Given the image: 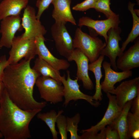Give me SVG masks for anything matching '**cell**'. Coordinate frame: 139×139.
<instances>
[{"label": "cell", "instance_id": "1", "mask_svg": "<svg viewBox=\"0 0 139 139\" xmlns=\"http://www.w3.org/2000/svg\"><path fill=\"white\" fill-rule=\"evenodd\" d=\"M31 60L22 59L17 63L5 68L2 80L10 99L24 110L41 109L46 101L38 102L33 96L34 85L40 76L31 68Z\"/></svg>", "mask_w": 139, "mask_h": 139}, {"label": "cell", "instance_id": "2", "mask_svg": "<svg viewBox=\"0 0 139 139\" xmlns=\"http://www.w3.org/2000/svg\"><path fill=\"white\" fill-rule=\"evenodd\" d=\"M42 109H22L10 99L5 88L0 101V132L5 139H28L32 119Z\"/></svg>", "mask_w": 139, "mask_h": 139}, {"label": "cell", "instance_id": "3", "mask_svg": "<svg viewBox=\"0 0 139 139\" xmlns=\"http://www.w3.org/2000/svg\"><path fill=\"white\" fill-rule=\"evenodd\" d=\"M81 28H77L76 30L73 39V47L74 49L80 50L91 63L98 58L106 44L98 37L84 32Z\"/></svg>", "mask_w": 139, "mask_h": 139}, {"label": "cell", "instance_id": "4", "mask_svg": "<svg viewBox=\"0 0 139 139\" xmlns=\"http://www.w3.org/2000/svg\"><path fill=\"white\" fill-rule=\"evenodd\" d=\"M35 40V38H24L21 35L15 36L9 53L8 65L16 64L23 58L31 60L34 58L37 55Z\"/></svg>", "mask_w": 139, "mask_h": 139}, {"label": "cell", "instance_id": "5", "mask_svg": "<svg viewBox=\"0 0 139 139\" xmlns=\"http://www.w3.org/2000/svg\"><path fill=\"white\" fill-rule=\"evenodd\" d=\"M35 84L40 98L46 102L55 104L62 101L64 87L56 80L50 77L40 76Z\"/></svg>", "mask_w": 139, "mask_h": 139}, {"label": "cell", "instance_id": "6", "mask_svg": "<svg viewBox=\"0 0 139 139\" xmlns=\"http://www.w3.org/2000/svg\"><path fill=\"white\" fill-rule=\"evenodd\" d=\"M67 77L66 79L64 75L61 76L60 81L64 87L63 97L65 101L63 106L66 107L71 100L76 101L79 99H83L88 102L92 106L98 107L100 105L99 101L93 100V96L85 94L82 92L79 89L78 81L76 78L73 80L71 78L70 72L67 71Z\"/></svg>", "mask_w": 139, "mask_h": 139}, {"label": "cell", "instance_id": "7", "mask_svg": "<svg viewBox=\"0 0 139 139\" xmlns=\"http://www.w3.org/2000/svg\"><path fill=\"white\" fill-rule=\"evenodd\" d=\"M65 24L55 22L51 27V31L57 50L61 56L67 59L74 49L73 39Z\"/></svg>", "mask_w": 139, "mask_h": 139}, {"label": "cell", "instance_id": "8", "mask_svg": "<svg viewBox=\"0 0 139 139\" xmlns=\"http://www.w3.org/2000/svg\"><path fill=\"white\" fill-rule=\"evenodd\" d=\"M24 9L21 24L25 31L21 35L22 37L31 38L41 35L44 36L47 31L40 20L37 18L35 8L28 5Z\"/></svg>", "mask_w": 139, "mask_h": 139}, {"label": "cell", "instance_id": "9", "mask_svg": "<svg viewBox=\"0 0 139 139\" xmlns=\"http://www.w3.org/2000/svg\"><path fill=\"white\" fill-rule=\"evenodd\" d=\"M20 15L6 17L1 20L0 49L3 47L11 48L16 32L22 30Z\"/></svg>", "mask_w": 139, "mask_h": 139}, {"label": "cell", "instance_id": "10", "mask_svg": "<svg viewBox=\"0 0 139 139\" xmlns=\"http://www.w3.org/2000/svg\"><path fill=\"white\" fill-rule=\"evenodd\" d=\"M120 22L118 14L103 20H95L88 16H82L79 19L78 25L80 27L84 26L93 29L97 34L104 38L106 44L108 31L112 28L118 27Z\"/></svg>", "mask_w": 139, "mask_h": 139}, {"label": "cell", "instance_id": "11", "mask_svg": "<svg viewBox=\"0 0 139 139\" xmlns=\"http://www.w3.org/2000/svg\"><path fill=\"white\" fill-rule=\"evenodd\" d=\"M121 30L119 26L110 29L108 32V38L106 46L100 53V55L108 57L113 70L118 71L116 64V58L123 52L119 46V42L121 40L120 34Z\"/></svg>", "mask_w": 139, "mask_h": 139}, {"label": "cell", "instance_id": "12", "mask_svg": "<svg viewBox=\"0 0 139 139\" xmlns=\"http://www.w3.org/2000/svg\"><path fill=\"white\" fill-rule=\"evenodd\" d=\"M68 62L74 61L77 66L76 78L82 81L83 88L91 90L94 88L89 74V62L87 57L78 49H75L67 59Z\"/></svg>", "mask_w": 139, "mask_h": 139}, {"label": "cell", "instance_id": "13", "mask_svg": "<svg viewBox=\"0 0 139 139\" xmlns=\"http://www.w3.org/2000/svg\"><path fill=\"white\" fill-rule=\"evenodd\" d=\"M139 93V77L121 82L110 94L115 95L117 103L122 109L125 104Z\"/></svg>", "mask_w": 139, "mask_h": 139}, {"label": "cell", "instance_id": "14", "mask_svg": "<svg viewBox=\"0 0 139 139\" xmlns=\"http://www.w3.org/2000/svg\"><path fill=\"white\" fill-rule=\"evenodd\" d=\"M45 40L43 35H39L35 37L36 54L38 57L58 71L67 70L70 65L68 61L66 60L58 59L55 57L46 46L45 43Z\"/></svg>", "mask_w": 139, "mask_h": 139}, {"label": "cell", "instance_id": "15", "mask_svg": "<svg viewBox=\"0 0 139 139\" xmlns=\"http://www.w3.org/2000/svg\"><path fill=\"white\" fill-rule=\"evenodd\" d=\"M102 64L104 70L105 77L103 81L101 83V88L102 90L106 93H111L115 89L114 86L116 83L133 75L131 70L118 72L111 68L110 63L104 61Z\"/></svg>", "mask_w": 139, "mask_h": 139}, {"label": "cell", "instance_id": "16", "mask_svg": "<svg viewBox=\"0 0 139 139\" xmlns=\"http://www.w3.org/2000/svg\"><path fill=\"white\" fill-rule=\"evenodd\" d=\"M106 94L109 100V103L103 118L96 125L92 126L88 129L82 130L81 133L84 131H90L98 133L106 126L111 124L120 114L122 109L117 103L115 96L109 93H107Z\"/></svg>", "mask_w": 139, "mask_h": 139}, {"label": "cell", "instance_id": "17", "mask_svg": "<svg viewBox=\"0 0 139 139\" xmlns=\"http://www.w3.org/2000/svg\"><path fill=\"white\" fill-rule=\"evenodd\" d=\"M116 61L117 68L122 71L131 70L139 67V39L137 38L134 44L121 55Z\"/></svg>", "mask_w": 139, "mask_h": 139}, {"label": "cell", "instance_id": "18", "mask_svg": "<svg viewBox=\"0 0 139 139\" xmlns=\"http://www.w3.org/2000/svg\"><path fill=\"white\" fill-rule=\"evenodd\" d=\"M71 0H54L51 3L54 8L52 16L55 23L66 24L67 22L76 25V21L70 7Z\"/></svg>", "mask_w": 139, "mask_h": 139}, {"label": "cell", "instance_id": "19", "mask_svg": "<svg viewBox=\"0 0 139 139\" xmlns=\"http://www.w3.org/2000/svg\"><path fill=\"white\" fill-rule=\"evenodd\" d=\"M28 0H2L0 3V21L8 16L20 15Z\"/></svg>", "mask_w": 139, "mask_h": 139}, {"label": "cell", "instance_id": "20", "mask_svg": "<svg viewBox=\"0 0 139 139\" xmlns=\"http://www.w3.org/2000/svg\"><path fill=\"white\" fill-rule=\"evenodd\" d=\"M132 100L127 102L119 116L109 125L118 132L120 139H128V126L127 116L131 107Z\"/></svg>", "mask_w": 139, "mask_h": 139}, {"label": "cell", "instance_id": "21", "mask_svg": "<svg viewBox=\"0 0 139 139\" xmlns=\"http://www.w3.org/2000/svg\"><path fill=\"white\" fill-rule=\"evenodd\" d=\"M104 58V56L100 55L96 60L89 64V70L93 73L95 79V91L92 96L93 100L97 101H101L102 99L100 81L103 76L101 68Z\"/></svg>", "mask_w": 139, "mask_h": 139}, {"label": "cell", "instance_id": "22", "mask_svg": "<svg viewBox=\"0 0 139 139\" xmlns=\"http://www.w3.org/2000/svg\"><path fill=\"white\" fill-rule=\"evenodd\" d=\"M32 68L40 76L50 77L62 84L60 81L61 76L59 71L40 58L38 57L36 59Z\"/></svg>", "mask_w": 139, "mask_h": 139}, {"label": "cell", "instance_id": "23", "mask_svg": "<svg viewBox=\"0 0 139 139\" xmlns=\"http://www.w3.org/2000/svg\"><path fill=\"white\" fill-rule=\"evenodd\" d=\"M135 4L129 2L128 5V10L130 12L133 18L132 27L126 39L123 42L121 50L124 52L127 46L131 42L134 41L139 35V18L136 14L134 9Z\"/></svg>", "mask_w": 139, "mask_h": 139}, {"label": "cell", "instance_id": "24", "mask_svg": "<svg viewBox=\"0 0 139 139\" xmlns=\"http://www.w3.org/2000/svg\"><path fill=\"white\" fill-rule=\"evenodd\" d=\"M63 112V110H61L59 111L57 114L55 111L53 110L46 113L39 112L37 114V118L44 121L48 127L54 139H58V133L56 130L55 124L58 116Z\"/></svg>", "mask_w": 139, "mask_h": 139}, {"label": "cell", "instance_id": "25", "mask_svg": "<svg viewBox=\"0 0 139 139\" xmlns=\"http://www.w3.org/2000/svg\"><path fill=\"white\" fill-rule=\"evenodd\" d=\"M129 139L139 138V115L129 112L127 116Z\"/></svg>", "mask_w": 139, "mask_h": 139}, {"label": "cell", "instance_id": "26", "mask_svg": "<svg viewBox=\"0 0 139 139\" xmlns=\"http://www.w3.org/2000/svg\"><path fill=\"white\" fill-rule=\"evenodd\" d=\"M67 131L70 134L71 139H80V136L77 134L78 124L80 120V116L79 113L72 117H66Z\"/></svg>", "mask_w": 139, "mask_h": 139}, {"label": "cell", "instance_id": "27", "mask_svg": "<svg viewBox=\"0 0 139 139\" xmlns=\"http://www.w3.org/2000/svg\"><path fill=\"white\" fill-rule=\"evenodd\" d=\"M111 0H98L94 8L97 11L103 13L109 18L116 14L111 9L110 5Z\"/></svg>", "mask_w": 139, "mask_h": 139}, {"label": "cell", "instance_id": "28", "mask_svg": "<svg viewBox=\"0 0 139 139\" xmlns=\"http://www.w3.org/2000/svg\"><path fill=\"white\" fill-rule=\"evenodd\" d=\"M56 123L61 139H67L66 118L64 115L60 114L57 118Z\"/></svg>", "mask_w": 139, "mask_h": 139}, {"label": "cell", "instance_id": "29", "mask_svg": "<svg viewBox=\"0 0 139 139\" xmlns=\"http://www.w3.org/2000/svg\"><path fill=\"white\" fill-rule=\"evenodd\" d=\"M98 0H85L77 4L72 7L73 10L84 11L91 8H94Z\"/></svg>", "mask_w": 139, "mask_h": 139}, {"label": "cell", "instance_id": "30", "mask_svg": "<svg viewBox=\"0 0 139 139\" xmlns=\"http://www.w3.org/2000/svg\"><path fill=\"white\" fill-rule=\"evenodd\" d=\"M106 127L100 131L99 133L90 131H84L82 132L80 139H106Z\"/></svg>", "mask_w": 139, "mask_h": 139}, {"label": "cell", "instance_id": "31", "mask_svg": "<svg viewBox=\"0 0 139 139\" xmlns=\"http://www.w3.org/2000/svg\"><path fill=\"white\" fill-rule=\"evenodd\" d=\"M54 0H37L36 6L38 8L37 18L40 20L44 12L47 9Z\"/></svg>", "mask_w": 139, "mask_h": 139}, {"label": "cell", "instance_id": "32", "mask_svg": "<svg viewBox=\"0 0 139 139\" xmlns=\"http://www.w3.org/2000/svg\"><path fill=\"white\" fill-rule=\"evenodd\" d=\"M106 128V139H120L118 131L111 128L109 125Z\"/></svg>", "mask_w": 139, "mask_h": 139}, {"label": "cell", "instance_id": "33", "mask_svg": "<svg viewBox=\"0 0 139 139\" xmlns=\"http://www.w3.org/2000/svg\"><path fill=\"white\" fill-rule=\"evenodd\" d=\"M7 65V59L6 55L1 56L0 57V83L2 82L4 70Z\"/></svg>", "mask_w": 139, "mask_h": 139}, {"label": "cell", "instance_id": "34", "mask_svg": "<svg viewBox=\"0 0 139 139\" xmlns=\"http://www.w3.org/2000/svg\"><path fill=\"white\" fill-rule=\"evenodd\" d=\"M130 109L132 113L139 115V93L133 100Z\"/></svg>", "mask_w": 139, "mask_h": 139}, {"label": "cell", "instance_id": "35", "mask_svg": "<svg viewBox=\"0 0 139 139\" xmlns=\"http://www.w3.org/2000/svg\"><path fill=\"white\" fill-rule=\"evenodd\" d=\"M5 88L4 85L2 82L0 83V101Z\"/></svg>", "mask_w": 139, "mask_h": 139}, {"label": "cell", "instance_id": "36", "mask_svg": "<svg viewBox=\"0 0 139 139\" xmlns=\"http://www.w3.org/2000/svg\"><path fill=\"white\" fill-rule=\"evenodd\" d=\"M3 137V136L1 133L0 132V138H2Z\"/></svg>", "mask_w": 139, "mask_h": 139}]
</instances>
